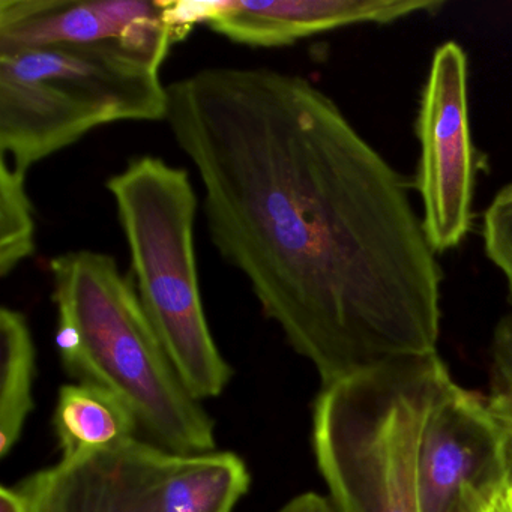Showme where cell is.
Here are the masks:
<instances>
[{
    "label": "cell",
    "mask_w": 512,
    "mask_h": 512,
    "mask_svg": "<svg viewBox=\"0 0 512 512\" xmlns=\"http://www.w3.org/2000/svg\"><path fill=\"white\" fill-rule=\"evenodd\" d=\"M167 92L212 244L322 386L437 352L443 274L409 184L322 89L211 67Z\"/></svg>",
    "instance_id": "cell-1"
},
{
    "label": "cell",
    "mask_w": 512,
    "mask_h": 512,
    "mask_svg": "<svg viewBox=\"0 0 512 512\" xmlns=\"http://www.w3.org/2000/svg\"><path fill=\"white\" fill-rule=\"evenodd\" d=\"M452 382L436 352L322 386L311 442L335 512H421L419 443Z\"/></svg>",
    "instance_id": "cell-2"
},
{
    "label": "cell",
    "mask_w": 512,
    "mask_h": 512,
    "mask_svg": "<svg viewBox=\"0 0 512 512\" xmlns=\"http://www.w3.org/2000/svg\"><path fill=\"white\" fill-rule=\"evenodd\" d=\"M50 275L56 314L76 328L92 382L127 404L148 442L178 455L215 451L214 419L179 379L115 257L68 251Z\"/></svg>",
    "instance_id": "cell-3"
},
{
    "label": "cell",
    "mask_w": 512,
    "mask_h": 512,
    "mask_svg": "<svg viewBox=\"0 0 512 512\" xmlns=\"http://www.w3.org/2000/svg\"><path fill=\"white\" fill-rule=\"evenodd\" d=\"M161 67L121 44L0 49V164H34L115 122L166 121Z\"/></svg>",
    "instance_id": "cell-4"
},
{
    "label": "cell",
    "mask_w": 512,
    "mask_h": 512,
    "mask_svg": "<svg viewBox=\"0 0 512 512\" xmlns=\"http://www.w3.org/2000/svg\"><path fill=\"white\" fill-rule=\"evenodd\" d=\"M149 323L187 391L217 398L233 377L215 343L200 293L194 247L197 196L187 170L133 158L107 179Z\"/></svg>",
    "instance_id": "cell-5"
},
{
    "label": "cell",
    "mask_w": 512,
    "mask_h": 512,
    "mask_svg": "<svg viewBox=\"0 0 512 512\" xmlns=\"http://www.w3.org/2000/svg\"><path fill=\"white\" fill-rule=\"evenodd\" d=\"M416 134L421 145L416 190L422 226L437 254L458 247L472 227L476 181L467 101V56L448 41L437 47L422 91Z\"/></svg>",
    "instance_id": "cell-6"
},
{
    "label": "cell",
    "mask_w": 512,
    "mask_h": 512,
    "mask_svg": "<svg viewBox=\"0 0 512 512\" xmlns=\"http://www.w3.org/2000/svg\"><path fill=\"white\" fill-rule=\"evenodd\" d=\"M506 436L487 398L452 382L431 409L419 443L421 512H488L508 487Z\"/></svg>",
    "instance_id": "cell-7"
},
{
    "label": "cell",
    "mask_w": 512,
    "mask_h": 512,
    "mask_svg": "<svg viewBox=\"0 0 512 512\" xmlns=\"http://www.w3.org/2000/svg\"><path fill=\"white\" fill-rule=\"evenodd\" d=\"M434 0H277V2H178L169 16L179 41L196 25H206L235 43L283 47L346 26L388 25L418 13H437Z\"/></svg>",
    "instance_id": "cell-8"
},
{
    "label": "cell",
    "mask_w": 512,
    "mask_h": 512,
    "mask_svg": "<svg viewBox=\"0 0 512 512\" xmlns=\"http://www.w3.org/2000/svg\"><path fill=\"white\" fill-rule=\"evenodd\" d=\"M113 43L163 65L178 35L169 0H2L0 49Z\"/></svg>",
    "instance_id": "cell-9"
},
{
    "label": "cell",
    "mask_w": 512,
    "mask_h": 512,
    "mask_svg": "<svg viewBox=\"0 0 512 512\" xmlns=\"http://www.w3.org/2000/svg\"><path fill=\"white\" fill-rule=\"evenodd\" d=\"M170 452L148 440L61 460L16 485L26 512H161Z\"/></svg>",
    "instance_id": "cell-10"
},
{
    "label": "cell",
    "mask_w": 512,
    "mask_h": 512,
    "mask_svg": "<svg viewBox=\"0 0 512 512\" xmlns=\"http://www.w3.org/2000/svg\"><path fill=\"white\" fill-rule=\"evenodd\" d=\"M61 460H74L121 448L140 430L127 404L104 386L74 382L62 385L53 413Z\"/></svg>",
    "instance_id": "cell-11"
},
{
    "label": "cell",
    "mask_w": 512,
    "mask_h": 512,
    "mask_svg": "<svg viewBox=\"0 0 512 512\" xmlns=\"http://www.w3.org/2000/svg\"><path fill=\"white\" fill-rule=\"evenodd\" d=\"M250 485V470L235 452L170 454L161 512H233Z\"/></svg>",
    "instance_id": "cell-12"
},
{
    "label": "cell",
    "mask_w": 512,
    "mask_h": 512,
    "mask_svg": "<svg viewBox=\"0 0 512 512\" xmlns=\"http://www.w3.org/2000/svg\"><path fill=\"white\" fill-rule=\"evenodd\" d=\"M37 347L22 311L0 310V457L14 451L35 409Z\"/></svg>",
    "instance_id": "cell-13"
},
{
    "label": "cell",
    "mask_w": 512,
    "mask_h": 512,
    "mask_svg": "<svg viewBox=\"0 0 512 512\" xmlns=\"http://www.w3.org/2000/svg\"><path fill=\"white\" fill-rule=\"evenodd\" d=\"M35 218L26 175L0 164V275L7 278L35 251Z\"/></svg>",
    "instance_id": "cell-14"
},
{
    "label": "cell",
    "mask_w": 512,
    "mask_h": 512,
    "mask_svg": "<svg viewBox=\"0 0 512 512\" xmlns=\"http://www.w3.org/2000/svg\"><path fill=\"white\" fill-rule=\"evenodd\" d=\"M485 254L502 272L512 298V184L494 197L482 226Z\"/></svg>",
    "instance_id": "cell-15"
},
{
    "label": "cell",
    "mask_w": 512,
    "mask_h": 512,
    "mask_svg": "<svg viewBox=\"0 0 512 512\" xmlns=\"http://www.w3.org/2000/svg\"><path fill=\"white\" fill-rule=\"evenodd\" d=\"M488 409L512 433V314L503 317L494 331Z\"/></svg>",
    "instance_id": "cell-16"
},
{
    "label": "cell",
    "mask_w": 512,
    "mask_h": 512,
    "mask_svg": "<svg viewBox=\"0 0 512 512\" xmlns=\"http://www.w3.org/2000/svg\"><path fill=\"white\" fill-rule=\"evenodd\" d=\"M278 512H335V509L329 497L308 491L293 497Z\"/></svg>",
    "instance_id": "cell-17"
},
{
    "label": "cell",
    "mask_w": 512,
    "mask_h": 512,
    "mask_svg": "<svg viewBox=\"0 0 512 512\" xmlns=\"http://www.w3.org/2000/svg\"><path fill=\"white\" fill-rule=\"evenodd\" d=\"M0 512H26L22 497L16 488L4 485L0 490Z\"/></svg>",
    "instance_id": "cell-18"
},
{
    "label": "cell",
    "mask_w": 512,
    "mask_h": 512,
    "mask_svg": "<svg viewBox=\"0 0 512 512\" xmlns=\"http://www.w3.org/2000/svg\"><path fill=\"white\" fill-rule=\"evenodd\" d=\"M488 512H512V488L509 485L497 496Z\"/></svg>",
    "instance_id": "cell-19"
},
{
    "label": "cell",
    "mask_w": 512,
    "mask_h": 512,
    "mask_svg": "<svg viewBox=\"0 0 512 512\" xmlns=\"http://www.w3.org/2000/svg\"><path fill=\"white\" fill-rule=\"evenodd\" d=\"M505 464H506V481L512 488V433L508 431L505 443Z\"/></svg>",
    "instance_id": "cell-20"
}]
</instances>
